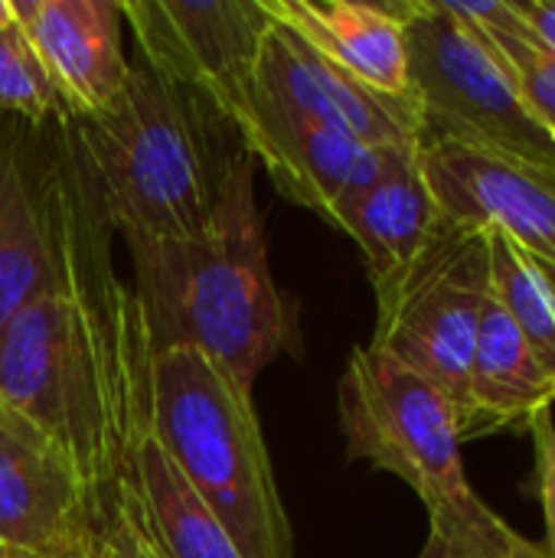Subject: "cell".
<instances>
[{
  "mask_svg": "<svg viewBox=\"0 0 555 558\" xmlns=\"http://www.w3.org/2000/svg\"><path fill=\"white\" fill-rule=\"evenodd\" d=\"M52 131L39 147L49 281L0 333V405L59 448L101 533L150 422L154 343L75 144L65 124Z\"/></svg>",
  "mask_w": 555,
  "mask_h": 558,
  "instance_id": "obj_1",
  "label": "cell"
},
{
  "mask_svg": "<svg viewBox=\"0 0 555 558\" xmlns=\"http://www.w3.org/2000/svg\"><path fill=\"white\" fill-rule=\"evenodd\" d=\"M255 167L249 150L226 157L203 235L128 245L150 343L200 350L245 392L278 356L298 353V320L268 262Z\"/></svg>",
  "mask_w": 555,
  "mask_h": 558,
  "instance_id": "obj_2",
  "label": "cell"
},
{
  "mask_svg": "<svg viewBox=\"0 0 555 558\" xmlns=\"http://www.w3.org/2000/svg\"><path fill=\"white\" fill-rule=\"evenodd\" d=\"M65 131L108 229L124 245L206 232L226 160H216L193 95L131 65L121 95L98 114L72 118Z\"/></svg>",
  "mask_w": 555,
  "mask_h": 558,
  "instance_id": "obj_3",
  "label": "cell"
},
{
  "mask_svg": "<svg viewBox=\"0 0 555 558\" xmlns=\"http://www.w3.org/2000/svg\"><path fill=\"white\" fill-rule=\"evenodd\" d=\"M337 415L347 458L412 487L429 510V536L491 556L533 546L474 494L451 402L396 356L373 343L353 347L337 386Z\"/></svg>",
  "mask_w": 555,
  "mask_h": 558,
  "instance_id": "obj_4",
  "label": "cell"
},
{
  "mask_svg": "<svg viewBox=\"0 0 555 558\" xmlns=\"http://www.w3.org/2000/svg\"><path fill=\"white\" fill-rule=\"evenodd\" d=\"M150 418L160 445L242 558H294L252 392L193 347H154Z\"/></svg>",
  "mask_w": 555,
  "mask_h": 558,
  "instance_id": "obj_5",
  "label": "cell"
},
{
  "mask_svg": "<svg viewBox=\"0 0 555 558\" xmlns=\"http://www.w3.org/2000/svg\"><path fill=\"white\" fill-rule=\"evenodd\" d=\"M406 29L409 88L425 141H455L555 170V137L448 0L396 3Z\"/></svg>",
  "mask_w": 555,
  "mask_h": 558,
  "instance_id": "obj_6",
  "label": "cell"
},
{
  "mask_svg": "<svg viewBox=\"0 0 555 558\" xmlns=\"http://www.w3.org/2000/svg\"><path fill=\"white\" fill-rule=\"evenodd\" d=\"M373 291L379 314L370 343L429 379L461 422L478 324L491 291L487 229L442 219L429 245Z\"/></svg>",
  "mask_w": 555,
  "mask_h": 558,
  "instance_id": "obj_7",
  "label": "cell"
},
{
  "mask_svg": "<svg viewBox=\"0 0 555 558\" xmlns=\"http://www.w3.org/2000/svg\"><path fill=\"white\" fill-rule=\"evenodd\" d=\"M141 65L193 95L239 134L255 108L258 46L272 26L262 0H118Z\"/></svg>",
  "mask_w": 555,
  "mask_h": 558,
  "instance_id": "obj_8",
  "label": "cell"
},
{
  "mask_svg": "<svg viewBox=\"0 0 555 558\" xmlns=\"http://www.w3.org/2000/svg\"><path fill=\"white\" fill-rule=\"evenodd\" d=\"M0 546L20 558H92L101 533L59 448L0 405Z\"/></svg>",
  "mask_w": 555,
  "mask_h": 558,
  "instance_id": "obj_9",
  "label": "cell"
},
{
  "mask_svg": "<svg viewBox=\"0 0 555 558\" xmlns=\"http://www.w3.org/2000/svg\"><path fill=\"white\" fill-rule=\"evenodd\" d=\"M419 163L445 222L500 229L530 258L555 265V170L455 141H425Z\"/></svg>",
  "mask_w": 555,
  "mask_h": 558,
  "instance_id": "obj_10",
  "label": "cell"
},
{
  "mask_svg": "<svg viewBox=\"0 0 555 558\" xmlns=\"http://www.w3.org/2000/svg\"><path fill=\"white\" fill-rule=\"evenodd\" d=\"M255 101L373 147H422V121L412 105L373 95L275 20L258 46Z\"/></svg>",
  "mask_w": 555,
  "mask_h": 558,
  "instance_id": "obj_11",
  "label": "cell"
},
{
  "mask_svg": "<svg viewBox=\"0 0 555 558\" xmlns=\"http://www.w3.org/2000/svg\"><path fill=\"white\" fill-rule=\"evenodd\" d=\"M242 150L262 163L275 190L330 219L334 209L370 186L399 147H373L350 134L317 128L294 114L275 111L268 105L252 108V118L239 131ZM419 147V144H409Z\"/></svg>",
  "mask_w": 555,
  "mask_h": 558,
  "instance_id": "obj_12",
  "label": "cell"
},
{
  "mask_svg": "<svg viewBox=\"0 0 555 558\" xmlns=\"http://www.w3.org/2000/svg\"><path fill=\"white\" fill-rule=\"evenodd\" d=\"M13 13L72 118L98 114L121 95L131 62L114 0H13Z\"/></svg>",
  "mask_w": 555,
  "mask_h": 558,
  "instance_id": "obj_13",
  "label": "cell"
},
{
  "mask_svg": "<svg viewBox=\"0 0 555 558\" xmlns=\"http://www.w3.org/2000/svg\"><path fill=\"white\" fill-rule=\"evenodd\" d=\"M265 13L294 29L343 75L373 95L412 105L406 29L396 3L363 0H262ZM419 111V108H415Z\"/></svg>",
  "mask_w": 555,
  "mask_h": 558,
  "instance_id": "obj_14",
  "label": "cell"
},
{
  "mask_svg": "<svg viewBox=\"0 0 555 558\" xmlns=\"http://www.w3.org/2000/svg\"><path fill=\"white\" fill-rule=\"evenodd\" d=\"M363 252L373 284L406 268L435 235L442 213L422 177L419 147H399L383 173L343 199L327 219Z\"/></svg>",
  "mask_w": 555,
  "mask_h": 558,
  "instance_id": "obj_15",
  "label": "cell"
},
{
  "mask_svg": "<svg viewBox=\"0 0 555 558\" xmlns=\"http://www.w3.org/2000/svg\"><path fill=\"white\" fill-rule=\"evenodd\" d=\"M553 402L555 386L550 376L487 291L471 353L468 405L458 422L461 445L497 432H530L533 415Z\"/></svg>",
  "mask_w": 555,
  "mask_h": 558,
  "instance_id": "obj_16",
  "label": "cell"
},
{
  "mask_svg": "<svg viewBox=\"0 0 555 558\" xmlns=\"http://www.w3.org/2000/svg\"><path fill=\"white\" fill-rule=\"evenodd\" d=\"M0 118V333L49 281V229L39 147Z\"/></svg>",
  "mask_w": 555,
  "mask_h": 558,
  "instance_id": "obj_17",
  "label": "cell"
},
{
  "mask_svg": "<svg viewBox=\"0 0 555 558\" xmlns=\"http://www.w3.org/2000/svg\"><path fill=\"white\" fill-rule=\"evenodd\" d=\"M131 494L160 558H242L160 445L154 418L137 432L131 448Z\"/></svg>",
  "mask_w": 555,
  "mask_h": 558,
  "instance_id": "obj_18",
  "label": "cell"
},
{
  "mask_svg": "<svg viewBox=\"0 0 555 558\" xmlns=\"http://www.w3.org/2000/svg\"><path fill=\"white\" fill-rule=\"evenodd\" d=\"M455 16H461L484 49L497 59L504 75L520 92L533 118L555 137V56L533 36V29L517 16L507 0L461 3L448 0Z\"/></svg>",
  "mask_w": 555,
  "mask_h": 558,
  "instance_id": "obj_19",
  "label": "cell"
},
{
  "mask_svg": "<svg viewBox=\"0 0 555 558\" xmlns=\"http://www.w3.org/2000/svg\"><path fill=\"white\" fill-rule=\"evenodd\" d=\"M491 298L527 340L540 369L555 386V304L533 258L500 229H487Z\"/></svg>",
  "mask_w": 555,
  "mask_h": 558,
  "instance_id": "obj_20",
  "label": "cell"
},
{
  "mask_svg": "<svg viewBox=\"0 0 555 558\" xmlns=\"http://www.w3.org/2000/svg\"><path fill=\"white\" fill-rule=\"evenodd\" d=\"M0 118L26 128H56L72 121L69 105L56 92L20 23L0 29Z\"/></svg>",
  "mask_w": 555,
  "mask_h": 558,
  "instance_id": "obj_21",
  "label": "cell"
},
{
  "mask_svg": "<svg viewBox=\"0 0 555 558\" xmlns=\"http://www.w3.org/2000/svg\"><path fill=\"white\" fill-rule=\"evenodd\" d=\"M101 558H160L144 520L134 507V494H131V481L121 490V504L114 507L108 526L101 530Z\"/></svg>",
  "mask_w": 555,
  "mask_h": 558,
  "instance_id": "obj_22",
  "label": "cell"
},
{
  "mask_svg": "<svg viewBox=\"0 0 555 558\" xmlns=\"http://www.w3.org/2000/svg\"><path fill=\"white\" fill-rule=\"evenodd\" d=\"M530 435L536 441V474H540V497L546 510V549L555 558V422L550 409L533 415Z\"/></svg>",
  "mask_w": 555,
  "mask_h": 558,
  "instance_id": "obj_23",
  "label": "cell"
},
{
  "mask_svg": "<svg viewBox=\"0 0 555 558\" xmlns=\"http://www.w3.org/2000/svg\"><path fill=\"white\" fill-rule=\"evenodd\" d=\"M510 7L555 56V0H514Z\"/></svg>",
  "mask_w": 555,
  "mask_h": 558,
  "instance_id": "obj_24",
  "label": "cell"
},
{
  "mask_svg": "<svg viewBox=\"0 0 555 558\" xmlns=\"http://www.w3.org/2000/svg\"><path fill=\"white\" fill-rule=\"evenodd\" d=\"M419 558H553V553L546 546H530L523 553H514V556H491V553H478V549H468V546H455V543H445V539H435L429 536L425 549Z\"/></svg>",
  "mask_w": 555,
  "mask_h": 558,
  "instance_id": "obj_25",
  "label": "cell"
},
{
  "mask_svg": "<svg viewBox=\"0 0 555 558\" xmlns=\"http://www.w3.org/2000/svg\"><path fill=\"white\" fill-rule=\"evenodd\" d=\"M533 265H536V271L543 275V281H546V288H550V294H553V304H555V265H550V262H540V258H533Z\"/></svg>",
  "mask_w": 555,
  "mask_h": 558,
  "instance_id": "obj_26",
  "label": "cell"
},
{
  "mask_svg": "<svg viewBox=\"0 0 555 558\" xmlns=\"http://www.w3.org/2000/svg\"><path fill=\"white\" fill-rule=\"evenodd\" d=\"M16 23V13H13V0H0V29L13 26Z\"/></svg>",
  "mask_w": 555,
  "mask_h": 558,
  "instance_id": "obj_27",
  "label": "cell"
},
{
  "mask_svg": "<svg viewBox=\"0 0 555 558\" xmlns=\"http://www.w3.org/2000/svg\"><path fill=\"white\" fill-rule=\"evenodd\" d=\"M0 558H20V556H13L10 549H3V546H0Z\"/></svg>",
  "mask_w": 555,
  "mask_h": 558,
  "instance_id": "obj_28",
  "label": "cell"
},
{
  "mask_svg": "<svg viewBox=\"0 0 555 558\" xmlns=\"http://www.w3.org/2000/svg\"><path fill=\"white\" fill-rule=\"evenodd\" d=\"M92 558H101V546H98V553H95V556H92Z\"/></svg>",
  "mask_w": 555,
  "mask_h": 558,
  "instance_id": "obj_29",
  "label": "cell"
}]
</instances>
